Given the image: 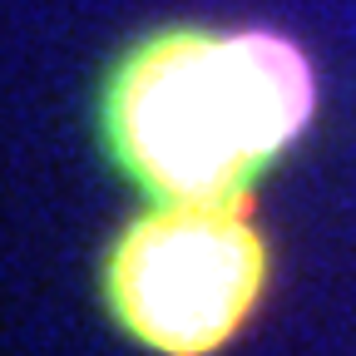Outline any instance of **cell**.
Segmentation results:
<instances>
[{
    "label": "cell",
    "mask_w": 356,
    "mask_h": 356,
    "mask_svg": "<svg viewBox=\"0 0 356 356\" xmlns=\"http://www.w3.org/2000/svg\"><path fill=\"white\" fill-rule=\"evenodd\" d=\"M267 252L243 198L163 203L119 238L109 257V307L163 356H208L262 297Z\"/></svg>",
    "instance_id": "2"
},
{
    "label": "cell",
    "mask_w": 356,
    "mask_h": 356,
    "mask_svg": "<svg viewBox=\"0 0 356 356\" xmlns=\"http://www.w3.org/2000/svg\"><path fill=\"white\" fill-rule=\"evenodd\" d=\"M312 70L287 40L173 30L114 74L104 124L124 168L163 203H222L297 139Z\"/></svg>",
    "instance_id": "1"
}]
</instances>
